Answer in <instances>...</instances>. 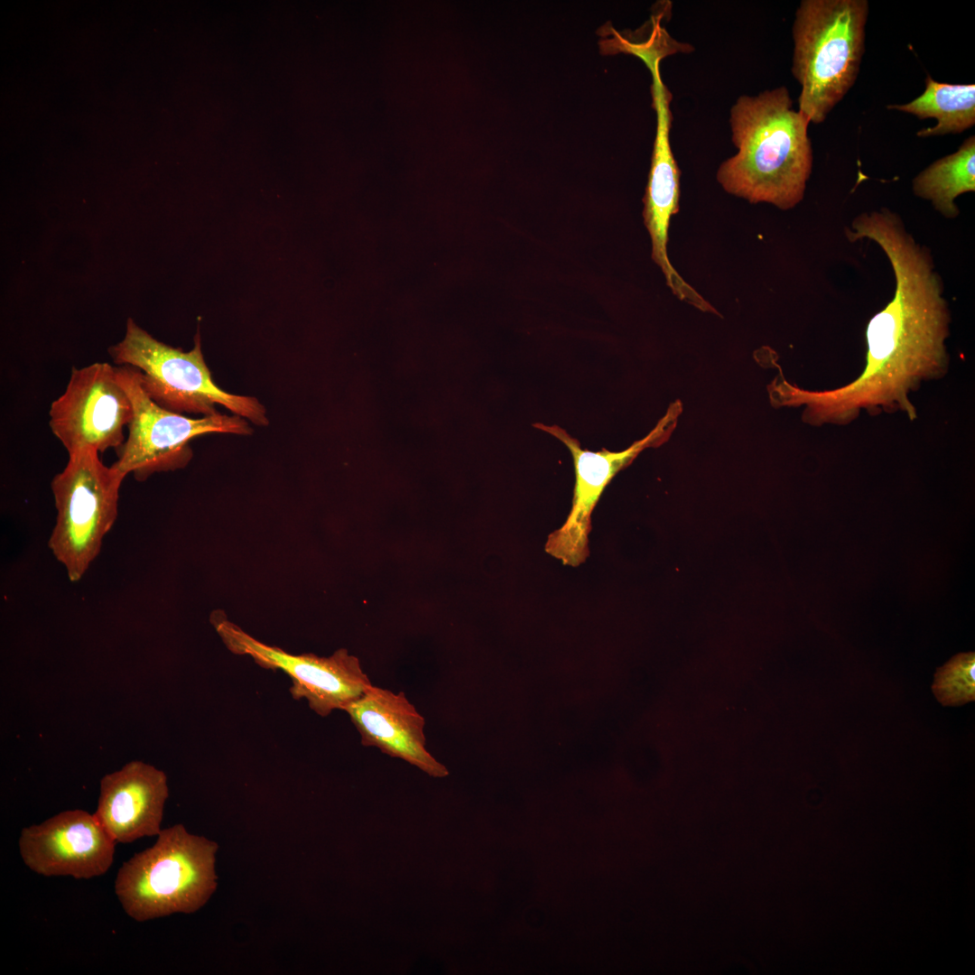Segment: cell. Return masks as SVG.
<instances>
[{"instance_id": "4fadbf2b", "label": "cell", "mask_w": 975, "mask_h": 975, "mask_svg": "<svg viewBox=\"0 0 975 975\" xmlns=\"http://www.w3.org/2000/svg\"><path fill=\"white\" fill-rule=\"evenodd\" d=\"M344 710L357 728L361 744L401 758L429 775H448L447 767L426 749L424 718L404 693L369 686Z\"/></svg>"}, {"instance_id": "e0dca14e", "label": "cell", "mask_w": 975, "mask_h": 975, "mask_svg": "<svg viewBox=\"0 0 975 975\" xmlns=\"http://www.w3.org/2000/svg\"><path fill=\"white\" fill-rule=\"evenodd\" d=\"M666 11L664 8L656 16H653V29L649 37L644 41L632 42L625 40L612 26L605 24L601 28L604 32L600 33L605 37L599 42L601 52L607 54L630 53L639 57L646 67L650 69L657 63L660 64L661 60L666 56L693 51L692 45L676 42L671 38L666 30L661 26V19Z\"/></svg>"}, {"instance_id": "ac0fdd59", "label": "cell", "mask_w": 975, "mask_h": 975, "mask_svg": "<svg viewBox=\"0 0 975 975\" xmlns=\"http://www.w3.org/2000/svg\"><path fill=\"white\" fill-rule=\"evenodd\" d=\"M936 699L944 706H957L975 699V655L961 653L934 673L932 686Z\"/></svg>"}, {"instance_id": "5bb4252c", "label": "cell", "mask_w": 975, "mask_h": 975, "mask_svg": "<svg viewBox=\"0 0 975 975\" xmlns=\"http://www.w3.org/2000/svg\"><path fill=\"white\" fill-rule=\"evenodd\" d=\"M168 796L163 771L131 761L103 776L94 815L116 843H130L160 833Z\"/></svg>"}, {"instance_id": "277c9868", "label": "cell", "mask_w": 975, "mask_h": 975, "mask_svg": "<svg viewBox=\"0 0 975 975\" xmlns=\"http://www.w3.org/2000/svg\"><path fill=\"white\" fill-rule=\"evenodd\" d=\"M218 850L216 841L182 824L162 829L153 846L117 871L115 892L126 915L144 922L200 910L217 890Z\"/></svg>"}, {"instance_id": "ba28073f", "label": "cell", "mask_w": 975, "mask_h": 975, "mask_svg": "<svg viewBox=\"0 0 975 975\" xmlns=\"http://www.w3.org/2000/svg\"><path fill=\"white\" fill-rule=\"evenodd\" d=\"M211 622L229 651L250 656L263 668L283 671L291 678L292 696L305 699L321 717L334 710H344L372 685L358 658L347 649H339L329 657L292 655L256 640L220 614L214 613Z\"/></svg>"}, {"instance_id": "52a82bcc", "label": "cell", "mask_w": 975, "mask_h": 975, "mask_svg": "<svg viewBox=\"0 0 975 975\" xmlns=\"http://www.w3.org/2000/svg\"><path fill=\"white\" fill-rule=\"evenodd\" d=\"M117 377L127 392L133 418L128 436L116 450V460L111 467L126 477L132 474L139 482L156 472L184 468L192 458L189 442L209 433L247 435L252 429L245 418L217 413L190 418L164 409L144 390L140 371L131 366H118Z\"/></svg>"}, {"instance_id": "9c48e42d", "label": "cell", "mask_w": 975, "mask_h": 975, "mask_svg": "<svg viewBox=\"0 0 975 975\" xmlns=\"http://www.w3.org/2000/svg\"><path fill=\"white\" fill-rule=\"evenodd\" d=\"M681 413V407L671 404L665 414L645 438L620 451L606 449L599 451L583 450L578 440L561 427L534 425L565 444L572 455L575 470L571 512L563 525L549 534L545 544L547 553L572 567H577L586 561L589 556L590 516L605 488L618 471L627 467L645 449L657 447L665 442L674 430Z\"/></svg>"}, {"instance_id": "8fae6325", "label": "cell", "mask_w": 975, "mask_h": 975, "mask_svg": "<svg viewBox=\"0 0 975 975\" xmlns=\"http://www.w3.org/2000/svg\"><path fill=\"white\" fill-rule=\"evenodd\" d=\"M115 844L94 813L78 809L24 827L18 840L21 858L31 870L78 879L105 874L114 861Z\"/></svg>"}, {"instance_id": "9a60e30c", "label": "cell", "mask_w": 975, "mask_h": 975, "mask_svg": "<svg viewBox=\"0 0 975 975\" xmlns=\"http://www.w3.org/2000/svg\"><path fill=\"white\" fill-rule=\"evenodd\" d=\"M923 94L905 104H890L889 110L911 114L920 120L934 118V126L921 129L919 137L961 134L975 125V85L950 84L925 78Z\"/></svg>"}, {"instance_id": "30bf717a", "label": "cell", "mask_w": 975, "mask_h": 975, "mask_svg": "<svg viewBox=\"0 0 975 975\" xmlns=\"http://www.w3.org/2000/svg\"><path fill=\"white\" fill-rule=\"evenodd\" d=\"M49 417L52 433L68 453L84 448L104 452L124 443V427L133 418V406L116 367L97 362L72 368L65 391L51 404Z\"/></svg>"}, {"instance_id": "7a4b0ae2", "label": "cell", "mask_w": 975, "mask_h": 975, "mask_svg": "<svg viewBox=\"0 0 975 975\" xmlns=\"http://www.w3.org/2000/svg\"><path fill=\"white\" fill-rule=\"evenodd\" d=\"M809 124L784 86L740 96L729 112L738 153L720 164L718 182L751 203L793 209L803 199L812 169Z\"/></svg>"}, {"instance_id": "8992f818", "label": "cell", "mask_w": 975, "mask_h": 975, "mask_svg": "<svg viewBox=\"0 0 975 975\" xmlns=\"http://www.w3.org/2000/svg\"><path fill=\"white\" fill-rule=\"evenodd\" d=\"M68 454L66 466L51 484L57 516L48 546L69 580L77 582L99 554L116 520L125 477L106 466L94 449Z\"/></svg>"}, {"instance_id": "5b68a950", "label": "cell", "mask_w": 975, "mask_h": 975, "mask_svg": "<svg viewBox=\"0 0 975 975\" xmlns=\"http://www.w3.org/2000/svg\"><path fill=\"white\" fill-rule=\"evenodd\" d=\"M108 352L118 366L137 368L145 393L166 410L211 416L218 413L216 405H222L256 425L268 424L265 408L255 397L229 394L216 385L199 333L194 348L184 352L157 340L129 318L124 339Z\"/></svg>"}, {"instance_id": "6da1fadb", "label": "cell", "mask_w": 975, "mask_h": 975, "mask_svg": "<svg viewBox=\"0 0 975 975\" xmlns=\"http://www.w3.org/2000/svg\"><path fill=\"white\" fill-rule=\"evenodd\" d=\"M848 237L879 246L896 283L893 299L868 323L864 369L844 385L820 391L802 389L779 376L768 387L771 404L804 406L803 421L813 426L848 425L862 412H899L913 421L916 409L911 395L923 383L944 377L950 367L951 311L942 280L929 249L888 209L856 216Z\"/></svg>"}, {"instance_id": "2e32d148", "label": "cell", "mask_w": 975, "mask_h": 975, "mask_svg": "<svg viewBox=\"0 0 975 975\" xmlns=\"http://www.w3.org/2000/svg\"><path fill=\"white\" fill-rule=\"evenodd\" d=\"M915 196L929 200L947 218L960 211L955 200L975 191V136L966 138L959 149L920 172L912 181Z\"/></svg>"}, {"instance_id": "3957f363", "label": "cell", "mask_w": 975, "mask_h": 975, "mask_svg": "<svg viewBox=\"0 0 975 975\" xmlns=\"http://www.w3.org/2000/svg\"><path fill=\"white\" fill-rule=\"evenodd\" d=\"M867 0H803L792 33L798 111L821 124L852 88L865 51Z\"/></svg>"}, {"instance_id": "7c38bea8", "label": "cell", "mask_w": 975, "mask_h": 975, "mask_svg": "<svg viewBox=\"0 0 975 975\" xmlns=\"http://www.w3.org/2000/svg\"><path fill=\"white\" fill-rule=\"evenodd\" d=\"M649 70L652 75V107L656 113V133L643 198V218L652 241V259L662 269L667 285L680 300L701 311L717 314L714 307L679 275L668 257V229L671 218L679 211L681 172L670 144L673 121L670 103L673 96L662 80L660 65L656 64Z\"/></svg>"}]
</instances>
